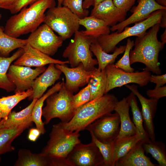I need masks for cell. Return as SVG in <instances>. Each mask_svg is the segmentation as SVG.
<instances>
[{"mask_svg":"<svg viewBox=\"0 0 166 166\" xmlns=\"http://www.w3.org/2000/svg\"><path fill=\"white\" fill-rule=\"evenodd\" d=\"M56 5L55 0H38L28 8L23 7L7 20L4 32L16 38L33 32L44 22L46 10Z\"/></svg>","mask_w":166,"mask_h":166,"instance_id":"obj_1","label":"cell"},{"mask_svg":"<svg viewBox=\"0 0 166 166\" xmlns=\"http://www.w3.org/2000/svg\"><path fill=\"white\" fill-rule=\"evenodd\" d=\"M160 28L159 24H156L148 32L137 37L134 42V48L130 52L131 65L136 62L141 63L145 65L143 70L152 72L156 75L161 74L158 57L164 44L158 39Z\"/></svg>","mask_w":166,"mask_h":166,"instance_id":"obj_2","label":"cell"},{"mask_svg":"<svg viewBox=\"0 0 166 166\" xmlns=\"http://www.w3.org/2000/svg\"><path fill=\"white\" fill-rule=\"evenodd\" d=\"M118 101L114 95L107 93L79 107L70 121L61 123L65 129L71 132L84 130L96 120L112 113Z\"/></svg>","mask_w":166,"mask_h":166,"instance_id":"obj_3","label":"cell"},{"mask_svg":"<svg viewBox=\"0 0 166 166\" xmlns=\"http://www.w3.org/2000/svg\"><path fill=\"white\" fill-rule=\"evenodd\" d=\"M79 132L67 130L61 122L53 126L49 139L41 152L49 159L51 166H69L67 160L68 155L81 143Z\"/></svg>","mask_w":166,"mask_h":166,"instance_id":"obj_4","label":"cell"},{"mask_svg":"<svg viewBox=\"0 0 166 166\" xmlns=\"http://www.w3.org/2000/svg\"><path fill=\"white\" fill-rule=\"evenodd\" d=\"M164 10L154 11L144 20L135 23L132 26L125 27L120 32L116 31L100 36L95 39L105 52H113L116 45L122 40L132 36H139L154 25L160 24Z\"/></svg>","mask_w":166,"mask_h":166,"instance_id":"obj_5","label":"cell"},{"mask_svg":"<svg viewBox=\"0 0 166 166\" xmlns=\"http://www.w3.org/2000/svg\"><path fill=\"white\" fill-rule=\"evenodd\" d=\"M62 82L60 89L50 95L45 100L46 105L42 110L45 124H48L54 118L59 119L62 122L66 123L75 114L76 109L72 103L73 93L66 89L63 79Z\"/></svg>","mask_w":166,"mask_h":166,"instance_id":"obj_6","label":"cell"},{"mask_svg":"<svg viewBox=\"0 0 166 166\" xmlns=\"http://www.w3.org/2000/svg\"><path fill=\"white\" fill-rule=\"evenodd\" d=\"M74 34L73 39L64 50L62 57L68 58L70 67H76L82 63L85 70L92 71L98 64L97 60L93 58L90 50V45L95 39L79 30Z\"/></svg>","mask_w":166,"mask_h":166,"instance_id":"obj_7","label":"cell"},{"mask_svg":"<svg viewBox=\"0 0 166 166\" xmlns=\"http://www.w3.org/2000/svg\"><path fill=\"white\" fill-rule=\"evenodd\" d=\"M80 18L68 8L64 6L48 9L44 23L57 33L64 41L79 30Z\"/></svg>","mask_w":166,"mask_h":166,"instance_id":"obj_8","label":"cell"},{"mask_svg":"<svg viewBox=\"0 0 166 166\" xmlns=\"http://www.w3.org/2000/svg\"><path fill=\"white\" fill-rule=\"evenodd\" d=\"M105 70L107 83L105 94L111 90L129 83H135L140 87L146 85L149 82L150 72L143 70L132 73L126 72L116 67L114 64L108 65Z\"/></svg>","mask_w":166,"mask_h":166,"instance_id":"obj_9","label":"cell"},{"mask_svg":"<svg viewBox=\"0 0 166 166\" xmlns=\"http://www.w3.org/2000/svg\"><path fill=\"white\" fill-rule=\"evenodd\" d=\"M26 39L31 46L50 56L56 53L64 41L45 23L31 33Z\"/></svg>","mask_w":166,"mask_h":166,"instance_id":"obj_10","label":"cell"},{"mask_svg":"<svg viewBox=\"0 0 166 166\" xmlns=\"http://www.w3.org/2000/svg\"><path fill=\"white\" fill-rule=\"evenodd\" d=\"M100 141L110 143L117 137L120 130V121L116 112L105 115L89 125L86 128Z\"/></svg>","mask_w":166,"mask_h":166,"instance_id":"obj_11","label":"cell"},{"mask_svg":"<svg viewBox=\"0 0 166 166\" xmlns=\"http://www.w3.org/2000/svg\"><path fill=\"white\" fill-rule=\"evenodd\" d=\"M69 166H103V159L92 141L88 144H77L68 155Z\"/></svg>","mask_w":166,"mask_h":166,"instance_id":"obj_12","label":"cell"},{"mask_svg":"<svg viewBox=\"0 0 166 166\" xmlns=\"http://www.w3.org/2000/svg\"><path fill=\"white\" fill-rule=\"evenodd\" d=\"M46 69L45 66L33 69L28 66L11 65L7 73V76L15 86L14 93L25 91L32 88L35 79Z\"/></svg>","mask_w":166,"mask_h":166,"instance_id":"obj_13","label":"cell"},{"mask_svg":"<svg viewBox=\"0 0 166 166\" xmlns=\"http://www.w3.org/2000/svg\"><path fill=\"white\" fill-rule=\"evenodd\" d=\"M125 86L138 98L141 106L144 127L150 139L152 141H155L156 135L153 121L157 110L158 100L145 98L139 92L137 86L134 84Z\"/></svg>","mask_w":166,"mask_h":166,"instance_id":"obj_14","label":"cell"},{"mask_svg":"<svg viewBox=\"0 0 166 166\" xmlns=\"http://www.w3.org/2000/svg\"><path fill=\"white\" fill-rule=\"evenodd\" d=\"M55 66L65 75V87L73 93H76L80 87L88 84L94 72V69L90 71L85 70L82 63L73 68L69 67L66 64H56Z\"/></svg>","mask_w":166,"mask_h":166,"instance_id":"obj_15","label":"cell"},{"mask_svg":"<svg viewBox=\"0 0 166 166\" xmlns=\"http://www.w3.org/2000/svg\"><path fill=\"white\" fill-rule=\"evenodd\" d=\"M138 2L137 6L132 9L131 15L122 22L112 26L110 28L111 31L120 32L129 25L144 20L154 11L166 9V7L160 5L155 0H139Z\"/></svg>","mask_w":166,"mask_h":166,"instance_id":"obj_16","label":"cell"},{"mask_svg":"<svg viewBox=\"0 0 166 166\" xmlns=\"http://www.w3.org/2000/svg\"><path fill=\"white\" fill-rule=\"evenodd\" d=\"M22 54L14 62V65L29 67H40L50 64H69L68 60L62 61L51 57L33 48L27 43L23 48Z\"/></svg>","mask_w":166,"mask_h":166,"instance_id":"obj_17","label":"cell"},{"mask_svg":"<svg viewBox=\"0 0 166 166\" xmlns=\"http://www.w3.org/2000/svg\"><path fill=\"white\" fill-rule=\"evenodd\" d=\"M126 14L116 6L113 0H104L93 7L90 16L103 21L112 27L124 20Z\"/></svg>","mask_w":166,"mask_h":166,"instance_id":"obj_18","label":"cell"},{"mask_svg":"<svg viewBox=\"0 0 166 166\" xmlns=\"http://www.w3.org/2000/svg\"><path fill=\"white\" fill-rule=\"evenodd\" d=\"M62 72L54 64H49L48 68L34 80L32 88V94L28 97L29 100L39 99L44 94L47 88L54 84L61 76Z\"/></svg>","mask_w":166,"mask_h":166,"instance_id":"obj_19","label":"cell"},{"mask_svg":"<svg viewBox=\"0 0 166 166\" xmlns=\"http://www.w3.org/2000/svg\"><path fill=\"white\" fill-rule=\"evenodd\" d=\"M129 98L124 97L116 103L114 111L118 114L120 121V130L117 138L124 137L136 134V127L131 120L129 114Z\"/></svg>","mask_w":166,"mask_h":166,"instance_id":"obj_20","label":"cell"},{"mask_svg":"<svg viewBox=\"0 0 166 166\" xmlns=\"http://www.w3.org/2000/svg\"><path fill=\"white\" fill-rule=\"evenodd\" d=\"M143 142H137L124 156L117 160L114 166H155L145 154Z\"/></svg>","mask_w":166,"mask_h":166,"instance_id":"obj_21","label":"cell"},{"mask_svg":"<svg viewBox=\"0 0 166 166\" xmlns=\"http://www.w3.org/2000/svg\"><path fill=\"white\" fill-rule=\"evenodd\" d=\"M32 122L30 121L0 129V155L14 150V147L12 145L13 141L26 129L31 126Z\"/></svg>","mask_w":166,"mask_h":166,"instance_id":"obj_22","label":"cell"},{"mask_svg":"<svg viewBox=\"0 0 166 166\" xmlns=\"http://www.w3.org/2000/svg\"><path fill=\"white\" fill-rule=\"evenodd\" d=\"M79 23L85 28V30L81 31L83 34L95 39L110 33V27L105 22L93 16L80 19Z\"/></svg>","mask_w":166,"mask_h":166,"instance_id":"obj_23","label":"cell"},{"mask_svg":"<svg viewBox=\"0 0 166 166\" xmlns=\"http://www.w3.org/2000/svg\"><path fill=\"white\" fill-rule=\"evenodd\" d=\"M125 48L126 45L116 47L112 54H109L103 50L95 39L90 45V50L97 58L98 70L101 71L108 65L113 64L117 57L124 52Z\"/></svg>","mask_w":166,"mask_h":166,"instance_id":"obj_24","label":"cell"},{"mask_svg":"<svg viewBox=\"0 0 166 166\" xmlns=\"http://www.w3.org/2000/svg\"><path fill=\"white\" fill-rule=\"evenodd\" d=\"M18 156L15 166H51L49 159L41 152L33 153L29 150L21 149Z\"/></svg>","mask_w":166,"mask_h":166,"instance_id":"obj_25","label":"cell"},{"mask_svg":"<svg viewBox=\"0 0 166 166\" xmlns=\"http://www.w3.org/2000/svg\"><path fill=\"white\" fill-rule=\"evenodd\" d=\"M63 82H59L49 89L40 98L38 99L35 102L32 110L31 117L33 122L36 126V128L43 134L46 132L44 127V123L42 120V110L44 103L46 99L52 94L58 91L61 87Z\"/></svg>","mask_w":166,"mask_h":166,"instance_id":"obj_26","label":"cell"},{"mask_svg":"<svg viewBox=\"0 0 166 166\" xmlns=\"http://www.w3.org/2000/svg\"><path fill=\"white\" fill-rule=\"evenodd\" d=\"M23 52V49L20 48L10 57H3L0 54V89L7 92L14 90L15 86L8 79L7 73L11 63L19 58Z\"/></svg>","mask_w":166,"mask_h":166,"instance_id":"obj_27","label":"cell"},{"mask_svg":"<svg viewBox=\"0 0 166 166\" xmlns=\"http://www.w3.org/2000/svg\"><path fill=\"white\" fill-rule=\"evenodd\" d=\"M140 134L116 138L113 142V160L114 164L119 159L126 155L138 141L143 140Z\"/></svg>","mask_w":166,"mask_h":166,"instance_id":"obj_28","label":"cell"},{"mask_svg":"<svg viewBox=\"0 0 166 166\" xmlns=\"http://www.w3.org/2000/svg\"><path fill=\"white\" fill-rule=\"evenodd\" d=\"M33 93L32 88L15 94L0 98V122L7 118L12 109L22 101L28 98Z\"/></svg>","mask_w":166,"mask_h":166,"instance_id":"obj_29","label":"cell"},{"mask_svg":"<svg viewBox=\"0 0 166 166\" xmlns=\"http://www.w3.org/2000/svg\"><path fill=\"white\" fill-rule=\"evenodd\" d=\"M37 100L38 99L36 98L33 99L31 103L27 107L20 111H11L6 119L1 121L4 127L17 126L32 121L31 113L34 105Z\"/></svg>","mask_w":166,"mask_h":166,"instance_id":"obj_30","label":"cell"},{"mask_svg":"<svg viewBox=\"0 0 166 166\" xmlns=\"http://www.w3.org/2000/svg\"><path fill=\"white\" fill-rule=\"evenodd\" d=\"M106 83L107 76L105 69L100 71L95 67L88 83L91 94V101L98 98L105 94Z\"/></svg>","mask_w":166,"mask_h":166,"instance_id":"obj_31","label":"cell"},{"mask_svg":"<svg viewBox=\"0 0 166 166\" xmlns=\"http://www.w3.org/2000/svg\"><path fill=\"white\" fill-rule=\"evenodd\" d=\"M2 18L0 13V21ZM27 43V39L16 38L8 35L0 26V54L2 56L9 57L13 51L18 48H23Z\"/></svg>","mask_w":166,"mask_h":166,"instance_id":"obj_32","label":"cell"},{"mask_svg":"<svg viewBox=\"0 0 166 166\" xmlns=\"http://www.w3.org/2000/svg\"><path fill=\"white\" fill-rule=\"evenodd\" d=\"M143 146L146 154H150L158 163L159 166H166V150L165 144L158 140L143 142Z\"/></svg>","mask_w":166,"mask_h":166,"instance_id":"obj_33","label":"cell"},{"mask_svg":"<svg viewBox=\"0 0 166 166\" xmlns=\"http://www.w3.org/2000/svg\"><path fill=\"white\" fill-rule=\"evenodd\" d=\"M129 98L130 107L132 115L133 122L136 127L137 133L143 137V142H148L150 139L143 125V120L141 113L138 105L136 96L132 92L128 95Z\"/></svg>","mask_w":166,"mask_h":166,"instance_id":"obj_34","label":"cell"},{"mask_svg":"<svg viewBox=\"0 0 166 166\" xmlns=\"http://www.w3.org/2000/svg\"><path fill=\"white\" fill-rule=\"evenodd\" d=\"M93 141L97 147L103 159V166H114L113 160V142L110 143L102 142L90 133Z\"/></svg>","mask_w":166,"mask_h":166,"instance_id":"obj_35","label":"cell"},{"mask_svg":"<svg viewBox=\"0 0 166 166\" xmlns=\"http://www.w3.org/2000/svg\"><path fill=\"white\" fill-rule=\"evenodd\" d=\"M134 46V41L131 40L130 38H128L127 39L126 48L123 56L114 64L116 67L126 72H134V69L131 66L129 58L130 52Z\"/></svg>","mask_w":166,"mask_h":166,"instance_id":"obj_36","label":"cell"},{"mask_svg":"<svg viewBox=\"0 0 166 166\" xmlns=\"http://www.w3.org/2000/svg\"><path fill=\"white\" fill-rule=\"evenodd\" d=\"M83 0H64L62 6L68 8L80 18L88 16L89 11L83 7Z\"/></svg>","mask_w":166,"mask_h":166,"instance_id":"obj_37","label":"cell"},{"mask_svg":"<svg viewBox=\"0 0 166 166\" xmlns=\"http://www.w3.org/2000/svg\"><path fill=\"white\" fill-rule=\"evenodd\" d=\"M91 101V94L89 86L88 84L78 93L73 95L72 103L73 107L76 109L78 108Z\"/></svg>","mask_w":166,"mask_h":166,"instance_id":"obj_38","label":"cell"},{"mask_svg":"<svg viewBox=\"0 0 166 166\" xmlns=\"http://www.w3.org/2000/svg\"><path fill=\"white\" fill-rule=\"evenodd\" d=\"M38 0H16L11 7L9 11L12 14H15L19 12L23 7H27Z\"/></svg>","mask_w":166,"mask_h":166,"instance_id":"obj_39","label":"cell"},{"mask_svg":"<svg viewBox=\"0 0 166 166\" xmlns=\"http://www.w3.org/2000/svg\"><path fill=\"white\" fill-rule=\"evenodd\" d=\"M147 95L150 98L159 100L160 98L166 96V86L149 89L146 93Z\"/></svg>","mask_w":166,"mask_h":166,"instance_id":"obj_40","label":"cell"},{"mask_svg":"<svg viewBox=\"0 0 166 166\" xmlns=\"http://www.w3.org/2000/svg\"><path fill=\"white\" fill-rule=\"evenodd\" d=\"M136 0H113V2L118 9L127 13L135 4Z\"/></svg>","mask_w":166,"mask_h":166,"instance_id":"obj_41","label":"cell"},{"mask_svg":"<svg viewBox=\"0 0 166 166\" xmlns=\"http://www.w3.org/2000/svg\"><path fill=\"white\" fill-rule=\"evenodd\" d=\"M149 82L156 84L155 88H158L163 86L166 83V74L151 75Z\"/></svg>","mask_w":166,"mask_h":166,"instance_id":"obj_42","label":"cell"},{"mask_svg":"<svg viewBox=\"0 0 166 166\" xmlns=\"http://www.w3.org/2000/svg\"><path fill=\"white\" fill-rule=\"evenodd\" d=\"M41 134L40 131L36 128H30L29 132L28 138L29 140L36 141Z\"/></svg>","mask_w":166,"mask_h":166,"instance_id":"obj_43","label":"cell"},{"mask_svg":"<svg viewBox=\"0 0 166 166\" xmlns=\"http://www.w3.org/2000/svg\"><path fill=\"white\" fill-rule=\"evenodd\" d=\"M16 0H0V8L9 10Z\"/></svg>","mask_w":166,"mask_h":166,"instance_id":"obj_44","label":"cell"},{"mask_svg":"<svg viewBox=\"0 0 166 166\" xmlns=\"http://www.w3.org/2000/svg\"><path fill=\"white\" fill-rule=\"evenodd\" d=\"M159 25L160 27L164 28L166 27V9L164 10L163 11Z\"/></svg>","mask_w":166,"mask_h":166,"instance_id":"obj_45","label":"cell"},{"mask_svg":"<svg viewBox=\"0 0 166 166\" xmlns=\"http://www.w3.org/2000/svg\"><path fill=\"white\" fill-rule=\"evenodd\" d=\"M92 6V0H84L83 3V7L84 9H87Z\"/></svg>","mask_w":166,"mask_h":166,"instance_id":"obj_46","label":"cell"},{"mask_svg":"<svg viewBox=\"0 0 166 166\" xmlns=\"http://www.w3.org/2000/svg\"><path fill=\"white\" fill-rule=\"evenodd\" d=\"M161 40V42L165 45L166 43V29L165 28V30L164 32L160 36Z\"/></svg>","mask_w":166,"mask_h":166,"instance_id":"obj_47","label":"cell"},{"mask_svg":"<svg viewBox=\"0 0 166 166\" xmlns=\"http://www.w3.org/2000/svg\"><path fill=\"white\" fill-rule=\"evenodd\" d=\"M155 0L160 5L164 7H166V0Z\"/></svg>","mask_w":166,"mask_h":166,"instance_id":"obj_48","label":"cell"},{"mask_svg":"<svg viewBox=\"0 0 166 166\" xmlns=\"http://www.w3.org/2000/svg\"><path fill=\"white\" fill-rule=\"evenodd\" d=\"M104 0H92V6L93 7H96L99 3Z\"/></svg>","mask_w":166,"mask_h":166,"instance_id":"obj_49","label":"cell"},{"mask_svg":"<svg viewBox=\"0 0 166 166\" xmlns=\"http://www.w3.org/2000/svg\"><path fill=\"white\" fill-rule=\"evenodd\" d=\"M64 0H57V6H62V3Z\"/></svg>","mask_w":166,"mask_h":166,"instance_id":"obj_50","label":"cell"},{"mask_svg":"<svg viewBox=\"0 0 166 166\" xmlns=\"http://www.w3.org/2000/svg\"><path fill=\"white\" fill-rule=\"evenodd\" d=\"M4 127L3 124H2V122L0 121V129L1 128H2Z\"/></svg>","mask_w":166,"mask_h":166,"instance_id":"obj_51","label":"cell"},{"mask_svg":"<svg viewBox=\"0 0 166 166\" xmlns=\"http://www.w3.org/2000/svg\"><path fill=\"white\" fill-rule=\"evenodd\" d=\"M1 161V158L0 157V162Z\"/></svg>","mask_w":166,"mask_h":166,"instance_id":"obj_52","label":"cell"}]
</instances>
